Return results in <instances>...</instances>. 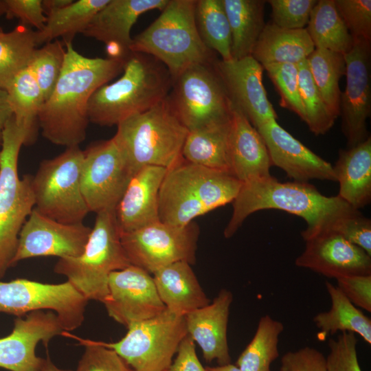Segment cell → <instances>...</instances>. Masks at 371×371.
<instances>
[{
	"instance_id": "ac0fdd59",
	"label": "cell",
	"mask_w": 371,
	"mask_h": 371,
	"mask_svg": "<svg viewBox=\"0 0 371 371\" xmlns=\"http://www.w3.org/2000/svg\"><path fill=\"white\" fill-rule=\"evenodd\" d=\"M65 332L56 313L36 311L17 317L11 333L0 338V368L10 371H42L45 359L36 355L37 344L47 348L49 341Z\"/></svg>"
},
{
	"instance_id": "d6986e66",
	"label": "cell",
	"mask_w": 371,
	"mask_h": 371,
	"mask_svg": "<svg viewBox=\"0 0 371 371\" xmlns=\"http://www.w3.org/2000/svg\"><path fill=\"white\" fill-rule=\"evenodd\" d=\"M214 67L232 102L256 128L278 115L262 82L264 68L251 56L240 59H216Z\"/></svg>"
},
{
	"instance_id": "8d00e7d4",
	"label": "cell",
	"mask_w": 371,
	"mask_h": 371,
	"mask_svg": "<svg viewBox=\"0 0 371 371\" xmlns=\"http://www.w3.org/2000/svg\"><path fill=\"white\" fill-rule=\"evenodd\" d=\"M284 328L281 322L269 315L261 317L252 339L235 365L242 371H271V363L279 357V337Z\"/></svg>"
},
{
	"instance_id": "83f0119b",
	"label": "cell",
	"mask_w": 371,
	"mask_h": 371,
	"mask_svg": "<svg viewBox=\"0 0 371 371\" xmlns=\"http://www.w3.org/2000/svg\"><path fill=\"white\" fill-rule=\"evenodd\" d=\"M315 46L306 30L284 29L267 23L251 53L262 66L273 63L298 65L307 59Z\"/></svg>"
},
{
	"instance_id": "f907efd6",
	"label": "cell",
	"mask_w": 371,
	"mask_h": 371,
	"mask_svg": "<svg viewBox=\"0 0 371 371\" xmlns=\"http://www.w3.org/2000/svg\"><path fill=\"white\" fill-rule=\"evenodd\" d=\"M168 371H206L196 355L195 343L189 335L181 341L176 358Z\"/></svg>"
},
{
	"instance_id": "5b68a950",
	"label": "cell",
	"mask_w": 371,
	"mask_h": 371,
	"mask_svg": "<svg viewBox=\"0 0 371 371\" xmlns=\"http://www.w3.org/2000/svg\"><path fill=\"white\" fill-rule=\"evenodd\" d=\"M195 5L196 0H169L160 15L132 38L130 51L157 58L173 80L192 65L213 63L214 52L205 45L197 30Z\"/></svg>"
},
{
	"instance_id": "11a10c76",
	"label": "cell",
	"mask_w": 371,
	"mask_h": 371,
	"mask_svg": "<svg viewBox=\"0 0 371 371\" xmlns=\"http://www.w3.org/2000/svg\"><path fill=\"white\" fill-rule=\"evenodd\" d=\"M42 371H73L70 370H64L57 367L50 359L49 357L47 356L45 358V361L43 367Z\"/></svg>"
},
{
	"instance_id": "8fae6325",
	"label": "cell",
	"mask_w": 371,
	"mask_h": 371,
	"mask_svg": "<svg viewBox=\"0 0 371 371\" xmlns=\"http://www.w3.org/2000/svg\"><path fill=\"white\" fill-rule=\"evenodd\" d=\"M127 328L126 335L116 342H99L115 351L133 371H168L188 335L184 317L167 308Z\"/></svg>"
},
{
	"instance_id": "7a4b0ae2",
	"label": "cell",
	"mask_w": 371,
	"mask_h": 371,
	"mask_svg": "<svg viewBox=\"0 0 371 371\" xmlns=\"http://www.w3.org/2000/svg\"><path fill=\"white\" fill-rule=\"evenodd\" d=\"M232 203L225 238L232 237L250 214L261 210H280L304 218L306 227L301 235L304 241L333 230L343 218L358 211L339 196L323 195L308 182L282 183L271 175L242 183Z\"/></svg>"
},
{
	"instance_id": "277c9868",
	"label": "cell",
	"mask_w": 371,
	"mask_h": 371,
	"mask_svg": "<svg viewBox=\"0 0 371 371\" xmlns=\"http://www.w3.org/2000/svg\"><path fill=\"white\" fill-rule=\"evenodd\" d=\"M242 182L232 174L183 158L168 168L158 198L159 221L185 226L199 216L232 202Z\"/></svg>"
},
{
	"instance_id": "bcb514c9",
	"label": "cell",
	"mask_w": 371,
	"mask_h": 371,
	"mask_svg": "<svg viewBox=\"0 0 371 371\" xmlns=\"http://www.w3.org/2000/svg\"><path fill=\"white\" fill-rule=\"evenodd\" d=\"M333 231L371 256V221L359 210L342 218Z\"/></svg>"
},
{
	"instance_id": "4dcf8cb0",
	"label": "cell",
	"mask_w": 371,
	"mask_h": 371,
	"mask_svg": "<svg viewBox=\"0 0 371 371\" xmlns=\"http://www.w3.org/2000/svg\"><path fill=\"white\" fill-rule=\"evenodd\" d=\"M230 120L188 131L182 148L183 158L196 165L230 173L228 157Z\"/></svg>"
},
{
	"instance_id": "d590c367",
	"label": "cell",
	"mask_w": 371,
	"mask_h": 371,
	"mask_svg": "<svg viewBox=\"0 0 371 371\" xmlns=\"http://www.w3.org/2000/svg\"><path fill=\"white\" fill-rule=\"evenodd\" d=\"M313 81L333 114L340 115V78L345 75L344 55L324 49L315 48L306 59Z\"/></svg>"
},
{
	"instance_id": "d4e9b609",
	"label": "cell",
	"mask_w": 371,
	"mask_h": 371,
	"mask_svg": "<svg viewBox=\"0 0 371 371\" xmlns=\"http://www.w3.org/2000/svg\"><path fill=\"white\" fill-rule=\"evenodd\" d=\"M228 157L230 173L242 183L271 176V164L261 135L233 103Z\"/></svg>"
},
{
	"instance_id": "7bdbcfd3",
	"label": "cell",
	"mask_w": 371,
	"mask_h": 371,
	"mask_svg": "<svg viewBox=\"0 0 371 371\" xmlns=\"http://www.w3.org/2000/svg\"><path fill=\"white\" fill-rule=\"evenodd\" d=\"M272 23L284 29H303L317 0H269Z\"/></svg>"
},
{
	"instance_id": "74e56055",
	"label": "cell",
	"mask_w": 371,
	"mask_h": 371,
	"mask_svg": "<svg viewBox=\"0 0 371 371\" xmlns=\"http://www.w3.org/2000/svg\"><path fill=\"white\" fill-rule=\"evenodd\" d=\"M35 31L19 24L9 32H0V89L6 90L27 67L36 48Z\"/></svg>"
},
{
	"instance_id": "681fc988",
	"label": "cell",
	"mask_w": 371,
	"mask_h": 371,
	"mask_svg": "<svg viewBox=\"0 0 371 371\" xmlns=\"http://www.w3.org/2000/svg\"><path fill=\"white\" fill-rule=\"evenodd\" d=\"M336 286L357 308L371 313V275L344 276Z\"/></svg>"
},
{
	"instance_id": "d6a6232c",
	"label": "cell",
	"mask_w": 371,
	"mask_h": 371,
	"mask_svg": "<svg viewBox=\"0 0 371 371\" xmlns=\"http://www.w3.org/2000/svg\"><path fill=\"white\" fill-rule=\"evenodd\" d=\"M109 0L73 1L66 7L47 16L44 27L35 31L37 46L45 44L58 37H62L64 43L72 42L75 35L85 30L95 14Z\"/></svg>"
},
{
	"instance_id": "e575fe53",
	"label": "cell",
	"mask_w": 371,
	"mask_h": 371,
	"mask_svg": "<svg viewBox=\"0 0 371 371\" xmlns=\"http://www.w3.org/2000/svg\"><path fill=\"white\" fill-rule=\"evenodd\" d=\"M194 17L205 45L221 60H232L231 30L222 0H196Z\"/></svg>"
},
{
	"instance_id": "2e32d148",
	"label": "cell",
	"mask_w": 371,
	"mask_h": 371,
	"mask_svg": "<svg viewBox=\"0 0 371 371\" xmlns=\"http://www.w3.org/2000/svg\"><path fill=\"white\" fill-rule=\"evenodd\" d=\"M91 232V228L83 223H60L34 208L19 233L12 267L34 257H78L83 252Z\"/></svg>"
},
{
	"instance_id": "5bb4252c",
	"label": "cell",
	"mask_w": 371,
	"mask_h": 371,
	"mask_svg": "<svg viewBox=\"0 0 371 371\" xmlns=\"http://www.w3.org/2000/svg\"><path fill=\"white\" fill-rule=\"evenodd\" d=\"M133 175L113 137L89 146L83 150L80 187L89 212L115 210Z\"/></svg>"
},
{
	"instance_id": "9c48e42d",
	"label": "cell",
	"mask_w": 371,
	"mask_h": 371,
	"mask_svg": "<svg viewBox=\"0 0 371 371\" xmlns=\"http://www.w3.org/2000/svg\"><path fill=\"white\" fill-rule=\"evenodd\" d=\"M83 150L67 147L58 156L43 160L32 177L34 208L63 223H82L89 212L80 187Z\"/></svg>"
},
{
	"instance_id": "cb8c5ba5",
	"label": "cell",
	"mask_w": 371,
	"mask_h": 371,
	"mask_svg": "<svg viewBox=\"0 0 371 371\" xmlns=\"http://www.w3.org/2000/svg\"><path fill=\"white\" fill-rule=\"evenodd\" d=\"M232 292L221 289L212 302L184 316L188 335L201 348L206 362L216 360L218 366L232 362L227 330Z\"/></svg>"
},
{
	"instance_id": "1f68e13d",
	"label": "cell",
	"mask_w": 371,
	"mask_h": 371,
	"mask_svg": "<svg viewBox=\"0 0 371 371\" xmlns=\"http://www.w3.org/2000/svg\"><path fill=\"white\" fill-rule=\"evenodd\" d=\"M6 91L13 117L16 124L25 131V145H32L37 139L38 115L44 100L27 66L13 79Z\"/></svg>"
},
{
	"instance_id": "4fadbf2b",
	"label": "cell",
	"mask_w": 371,
	"mask_h": 371,
	"mask_svg": "<svg viewBox=\"0 0 371 371\" xmlns=\"http://www.w3.org/2000/svg\"><path fill=\"white\" fill-rule=\"evenodd\" d=\"M198 225L185 226L161 221L121 234V242L131 265L149 273L177 262H196Z\"/></svg>"
},
{
	"instance_id": "603a6c76",
	"label": "cell",
	"mask_w": 371,
	"mask_h": 371,
	"mask_svg": "<svg viewBox=\"0 0 371 371\" xmlns=\"http://www.w3.org/2000/svg\"><path fill=\"white\" fill-rule=\"evenodd\" d=\"M167 170L146 166L133 175L115 209L121 234L159 221V192Z\"/></svg>"
},
{
	"instance_id": "f35d334b",
	"label": "cell",
	"mask_w": 371,
	"mask_h": 371,
	"mask_svg": "<svg viewBox=\"0 0 371 371\" xmlns=\"http://www.w3.org/2000/svg\"><path fill=\"white\" fill-rule=\"evenodd\" d=\"M300 99L305 120L309 130L315 135H324L334 125L336 117L328 108L312 78L307 60L297 65Z\"/></svg>"
},
{
	"instance_id": "9a60e30c",
	"label": "cell",
	"mask_w": 371,
	"mask_h": 371,
	"mask_svg": "<svg viewBox=\"0 0 371 371\" xmlns=\"http://www.w3.org/2000/svg\"><path fill=\"white\" fill-rule=\"evenodd\" d=\"M344 58L346 86L341 92L340 115L342 131L351 148L370 136L366 120L371 113V41L353 38Z\"/></svg>"
},
{
	"instance_id": "52a82bcc",
	"label": "cell",
	"mask_w": 371,
	"mask_h": 371,
	"mask_svg": "<svg viewBox=\"0 0 371 371\" xmlns=\"http://www.w3.org/2000/svg\"><path fill=\"white\" fill-rule=\"evenodd\" d=\"M131 265L121 242L115 210L96 214L93 227L81 255L59 258L55 273L66 277L88 301L103 302L109 275Z\"/></svg>"
},
{
	"instance_id": "7dc6e473",
	"label": "cell",
	"mask_w": 371,
	"mask_h": 371,
	"mask_svg": "<svg viewBox=\"0 0 371 371\" xmlns=\"http://www.w3.org/2000/svg\"><path fill=\"white\" fill-rule=\"evenodd\" d=\"M5 14L9 19H17L20 24L41 30L46 23L42 0H3Z\"/></svg>"
},
{
	"instance_id": "ba28073f",
	"label": "cell",
	"mask_w": 371,
	"mask_h": 371,
	"mask_svg": "<svg viewBox=\"0 0 371 371\" xmlns=\"http://www.w3.org/2000/svg\"><path fill=\"white\" fill-rule=\"evenodd\" d=\"M26 133L13 117L6 123L0 148V279L12 267L19 236L34 208L32 175L19 177L20 149Z\"/></svg>"
},
{
	"instance_id": "8992f818",
	"label": "cell",
	"mask_w": 371,
	"mask_h": 371,
	"mask_svg": "<svg viewBox=\"0 0 371 371\" xmlns=\"http://www.w3.org/2000/svg\"><path fill=\"white\" fill-rule=\"evenodd\" d=\"M117 128L113 137L134 174L146 166L168 169L183 159L188 130L167 98L123 121Z\"/></svg>"
},
{
	"instance_id": "ffe728a7",
	"label": "cell",
	"mask_w": 371,
	"mask_h": 371,
	"mask_svg": "<svg viewBox=\"0 0 371 371\" xmlns=\"http://www.w3.org/2000/svg\"><path fill=\"white\" fill-rule=\"evenodd\" d=\"M296 266L331 278L371 275V256L333 230L305 241Z\"/></svg>"
},
{
	"instance_id": "db71d44e",
	"label": "cell",
	"mask_w": 371,
	"mask_h": 371,
	"mask_svg": "<svg viewBox=\"0 0 371 371\" xmlns=\"http://www.w3.org/2000/svg\"><path fill=\"white\" fill-rule=\"evenodd\" d=\"M205 368L206 371H242L238 367L231 363L223 366H207Z\"/></svg>"
},
{
	"instance_id": "ee69618b",
	"label": "cell",
	"mask_w": 371,
	"mask_h": 371,
	"mask_svg": "<svg viewBox=\"0 0 371 371\" xmlns=\"http://www.w3.org/2000/svg\"><path fill=\"white\" fill-rule=\"evenodd\" d=\"M352 38L371 41V1L334 0Z\"/></svg>"
},
{
	"instance_id": "7402d4cb",
	"label": "cell",
	"mask_w": 371,
	"mask_h": 371,
	"mask_svg": "<svg viewBox=\"0 0 371 371\" xmlns=\"http://www.w3.org/2000/svg\"><path fill=\"white\" fill-rule=\"evenodd\" d=\"M169 0H109L82 34L106 45L108 58L125 59L132 43V27L142 14L162 10Z\"/></svg>"
},
{
	"instance_id": "9f6ffc18",
	"label": "cell",
	"mask_w": 371,
	"mask_h": 371,
	"mask_svg": "<svg viewBox=\"0 0 371 371\" xmlns=\"http://www.w3.org/2000/svg\"><path fill=\"white\" fill-rule=\"evenodd\" d=\"M3 14H5L3 0H0V18ZM0 32H3V30L1 27V26H0Z\"/></svg>"
},
{
	"instance_id": "f1b7e54d",
	"label": "cell",
	"mask_w": 371,
	"mask_h": 371,
	"mask_svg": "<svg viewBox=\"0 0 371 371\" xmlns=\"http://www.w3.org/2000/svg\"><path fill=\"white\" fill-rule=\"evenodd\" d=\"M232 35V58L251 56L265 23L264 0H222Z\"/></svg>"
},
{
	"instance_id": "f5cc1de1",
	"label": "cell",
	"mask_w": 371,
	"mask_h": 371,
	"mask_svg": "<svg viewBox=\"0 0 371 371\" xmlns=\"http://www.w3.org/2000/svg\"><path fill=\"white\" fill-rule=\"evenodd\" d=\"M74 0H43L42 7L45 16H48L69 5Z\"/></svg>"
},
{
	"instance_id": "e0dca14e",
	"label": "cell",
	"mask_w": 371,
	"mask_h": 371,
	"mask_svg": "<svg viewBox=\"0 0 371 371\" xmlns=\"http://www.w3.org/2000/svg\"><path fill=\"white\" fill-rule=\"evenodd\" d=\"M102 303L109 317L126 328L166 309L150 273L132 265L109 275Z\"/></svg>"
},
{
	"instance_id": "4316f807",
	"label": "cell",
	"mask_w": 371,
	"mask_h": 371,
	"mask_svg": "<svg viewBox=\"0 0 371 371\" xmlns=\"http://www.w3.org/2000/svg\"><path fill=\"white\" fill-rule=\"evenodd\" d=\"M333 170L339 183V196L355 210L371 200V137L348 149H341Z\"/></svg>"
},
{
	"instance_id": "6f0895ef",
	"label": "cell",
	"mask_w": 371,
	"mask_h": 371,
	"mask_svg": "<svg viewBox=\"0 0 371 371\" xmlns=\"http://www.w3.org/2000/svg\"><path fill=\"white\" fill-rule=\"evenodd\" d=\"M1 144H0V148H1Z\"/></svg>"
},
{
	"instance_id": "836d02e7",
	"label": "cell",
	"mask_w": 371,
	"mask_h": 371,
	"mask_svg": "<svg viewBox=\"0 0 371 371\" xmlns=\"http://www.w3.org/2000/svg\"><path fill=\"white\" fill-rule=\"evenodd\" d=\"M306 28L315 48L342 54L352 47L353 38L339 15L334 0H319Z\"/></svg>"
},
{
	"instance_id": "f546056e",
	"label": "cell",
	"mask_w": 371,
	"mask_h": 371,
	"mask_svg": "<svg viewBox=\"0 0 371 371\" xmlns=\"http://www.w3.org/2000/svg\"><path fill=\"white\" fill-rule=\"evenodd\" d=\"M331 306L327 311L320 312L313 317L319 329V340L337 332L352 333L359 335L368 344L371 345V319L331 282L325 283Z\"/></svg>"
},
{
	"instance_id": "484cf974",
	"label": "cell",
	"mask_w": 371,
	"mask_h": 371,
	"mask_svg": "<svg viewBox=\"0 0 371 371\" xmlns=\"http://www.w3.org/2000/svg\"><path fill=\"white\" fill-rule=\"evenodd\" d=\"M159 296L168 310L185 316L210 303L188 262H177L153 273Z\"/></svg>"
},
{
	"instance_id": "3957f363",
	"label": "cell",
	"mask_w": 371,
	"mask_h": 371,
	"mask_svg": "<svg viewBox=\"0 0 371 371\" xmlns=\"http://www.w3.org/2000/svg\"><path fill=\"white\" fill-rule=\"evenodd\" d=\"M122 71L119 79L102 85L91 96L87 106L89 122L117 126L166 99L172 86L166 67L146 54L131 52Z\"/></svg>"
},
{
	"instance_id": "816d5d0a",
	"label": "cell",
	"mask_w": 371,
	"mask_h": 371,
	"mask_svg": "<svg viewBox=\"0 0 371 371\" xmlns=\"http://www.w3.org/2000/svg\"><path fill=\"white\" fill-rule=\"evenodd\" d=\"M12 115L13 113L9 102L8 93L6 90L0 89V144H1L4 127Z\"/></svg>"
},
{
	"instance_id": "60d3db41",
	"label": "cell",
	"mask_w": 371,
	"mask_h": 371,
	"mask_svg": "<svg viewBox=\"0 0 371 371\" xmlns=\"http://www.w3.org/2000/svg\"><path fill=\"white\" fill-rule=\"evenodd\" d=\"M262 67L280 96V105L293 111L304 122L305 114L299 91L297 65L273 63Z\"/></svg>"
},
{
	"instance_id": "c3c4849f",
	"label": "cell",
	"mask_w": 371,
	"mask_h": 371,
	"mask_svg": "<svg viewBox=\"0 0 371 371\" xmlns=\"http://www.w3.org/2000/svg\"><path fill=\"white\" fill-rule=\"evenodd\" d=\"M280 371H327L326 359L318 350L304 346L281 358Z\"/></svg>"
},
{
	"instance_id": "b9f144b4",
	"label": "cell",
	"mask_w": 371,
	"mask_h": 371,
	"mask_svg": "<svg viewBox=\"0 0 371 371\" xmlns=\"http://www.w3.org/2000/svg\"><path fill=\"white\" fill-rule=\"evenodd\" d=\"M78 339L85 350L76 371H133L115 351L99 341Z\"/></svg>"
},
{
	"instance_id": "f6af8a7d",
	"label": "cell",
	"mask_w": 371,
	"mask_h": 371,
	"mask_svg": "<svg viewBox=\"0 0 371 371\" xmlns=\"http://www.w3.org/2000/svg\"><path fill=\"white\" fill-rule=\"evenodd\" d=\"M357 339L352 333H341L328 341L327 371H362L357 357Z\"/></svg>"
},
{
	"instance_id": "30bf717a",
	"label": "cell",
	"mask_w": 371,
	"mask_h": 371,
	"mask_svg": "<svg viewBox=\"0 0 371 371\" xmlns=\"http://www.w3.org/2000/svg\"><path fill=\"white\" fill-rule=\"evenodd\" d=\"M214 61L196 64L183 71L173 80L166 98L188 131L231 118L232 102L214 67Z\"/></svg>"
},
{
	"instance_id": "44dd1931",
	"label": "cell",
	"mask_w": 371,
	"mask_h": 371,
	"mask_svg": "<svg viewBox=\"0 0 371 371\" xmlns=\"http://www.w3.org/2000/svg\"><path fill=\"white\" fill-rule=\"evenodd\" d=\"M267 146L271 166L282 169L294 181H336L333 166L271 119L256 128Z\"/></svg>"
},
{
	"instance_id": "6da1fadb",
	"label": "cell",
	"mask_w": 371,
	"mask_h": 371,
	"mask_svg": "<svg viewBox=\"0 0 371 371\" xmlns=\"http://www.w3.org/2000/svg\"><path fill=\"white\" fill-rule=\"evenodd\" d=\"M65 45L63 69L41 109L38 124L45 139L67 148L79 146L85 139L91 96L123 71L126 59L89 58L79 54L72 42Z\"/></svg>"
},
{
	"instance_id": "7c38bea8",
	"label": "cell",
	"mask_w": 371,
	"mask_h": 371,
	"mask_svg": "<svg viewBox=\"0 0 371 371\" xmlns=\"http://www.w3.org/2000/svg\"><path fill=\"white\" fill-rule=\"evenodd\" d=\"M88 300L68 281L42 283L25 278L0 280V313L21 317L36 311H51L64 330L81 326Z\"/></svg>"
},
{
	"instance_id": "ab89813d",
	"label": "cell",
	"mask_w": 371,
	"mask_h": 371,
	"mask_svg": "<svg viewBox=\"0 0 371 371\" xmlns=\"http://www.w3.org/2000/svg\"><path fill=\"white\" fill-rule=\"evenodd\" d=\"M66 47L58 40L36 48L27 65L43 97H50L60 76L65 62Z\"/></svg>"
}]
</instances>
